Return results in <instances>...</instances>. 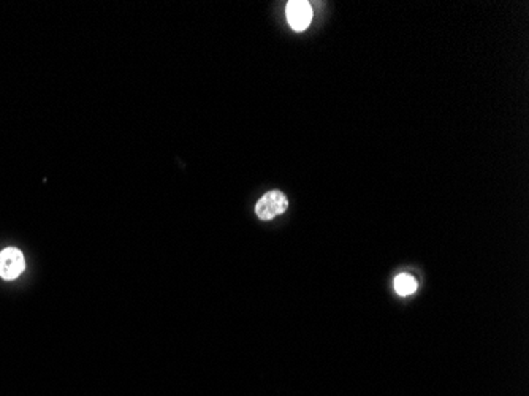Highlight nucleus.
<instances>
[{"label":"nucleus","instance_id":"obj_1","mask_svg":"<svg viewBox=\"0 0 529 396\" xmlns=\"http://www.w3.org/2000/svg\"><path fill=\"white\" fill-rule=\"evenodd\" d=\"M289 208V198L285 197V193L280 191H271L265 193V196L257 201L256 205V214L258 219L262 220H271L278 217L279 214H283Z\"/></svg>","mask_w":529,"mask_h":396},{"label":"nucleus","instance_id":"obj_2","mask_svg":"<svg viewBox=\"0 0 529 396\" xmlns=\"http://www.w3.org/2000/svg\"><path fill=\"white\" fill-rule=\"evenodd\" d=\"M285 15L289 26L297 32H303L312 21V9L311 4L306 0H290L285 6Z\"/></svg>","mask_w":529,"mask_h":396},{"label":"nucleus","instance_id":"obj_3","mask_svg":"<svg viewBox=\"0 0 529 396\" xmlns=\"http://www.w3.org/2000/svg\"><path fill=\"white\" fill-rule=\"evenodd\" d=\"M25 259L16 247H6L0 252V278L5 281L16 279L24 271Z\"/></svg>","mask_w":529,"mask_h":396},{"label":"nucleus","instance_id":"obj_4","mask_svg":"<svg viewBox=\"0 0 529 396\" xmlns=\"http://www.w3.org/2000/svg\"><path fill=\"white\" fill-rule=\"evenodd\" d=\"M394 292H397L399 297H409V295L415 293V290H417V279H415L414 276H411V274L407 273H401L398 274L397 278H394Z\"/></svg>","mask_w":529,"mask_h":396}]
</instances>
